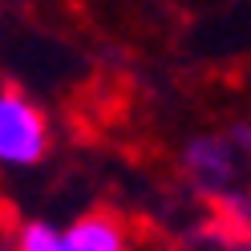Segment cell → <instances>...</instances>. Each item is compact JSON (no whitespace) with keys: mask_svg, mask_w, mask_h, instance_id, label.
<instances>
[{"mask_svg":"<svg viewBox=\"0 0 251 251\" xmlns=\"http://www.w3.org/2000/svg\"><path fill=\"white\" fill-rule=\"evenodd\" d=\"M45 146H49L45 118L17 93H0V162L28 166L45 154Z\"/></svg>","mask_w":251,"mask_h":251,"instance_id":"6da1fadb","label":"cell"},{"mask_svg":"<svg viewBox=\"0 0 251 251\" xmlns=\"http://www.w3.org/2000/svg\"><path fill=\"white\" fill-rule=\"evenodd\" d=\"M69 251H122V227L109 215H85L65 231Z\"/></svg>","mask_w":251,"mask_h":251,"instance_id":"7a4b0ae2","label":"cell"},{"mask_svg":"<svg viewBox=\"0 0 251 251\" xmlns=\"http://www.w3.org/2000/svg\"><path fill=\"white\" fill-rule=\"evenodd\" d=\"M191 170L199 175V182H227L231 175V158H227V146H219V142H199L191 146Z\"/></svg>","mask_w":251,"mask_h":251,"instance_id":"3957f363","label":"cell"},{"mask_svg":"<svg viewBox=\"0 0 251 251\" xmlns=\"http://www.w3.org/2000/svg\"><path fill=\"white\" fill-rule=\"evenodd\" d=\"M21 251H69V243H65V235H57L53 227L28 223L21 231Z\"/></svg>","mask_w":251,"mask_h":251,"instance_id":"277c9868","label":"cell"}]
</instances>
